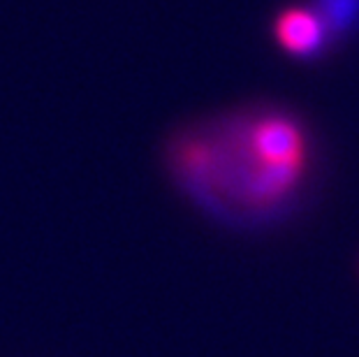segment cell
I'll list each match as a JSON object with an SVG mask.
<instances>
[{
	"label": "cell",
	"instance_id": "7a4b0ae2",
	"mask_svg": "<svg viewBox=\"0 0 359 357\" xmlns=\"http://www.w3.org/2000/svg\"><path fill=\"white\" fill-rule=\"evenodd\" d=\"M271 40L283 54L309 60L323 54L332 37L313 7L287 5L271 19Z\"/></svg>",
	"mask_w": 359,
	"mask_h": 357
},
{
	"label": "cell",
	"instance_id": "6da1fadb",
	"mask_svg": "<svg viewBox=\"0 0 359 357\" xmlns=\"http://www.w3.org/2000/svg\"><path fill=\"white\" fill-rule=\"evenodd\" d=\"M165 172L186 200L232 230L285 216L313 172L309 128L292 109L250 102L177 128L163 149Z\"/></svg>",
	"mask_w": 359,
	"mask_h": 357
},
{
	"label": "cell",
	"instance_id": "3957f363",
	"mask_svg": "<svg viewBox=\"0 0 359 357\" xmlns=\"http://www.w3.org/2000/svg\"><path fill=\"white\" fill-rule=\"evenodd\" d=\"M313 10L323 19L330 37H339L359 14V0H316Z\"/></svg>",
	"mask_w": 359,
	"mask_h": 357
}]
</instances>
